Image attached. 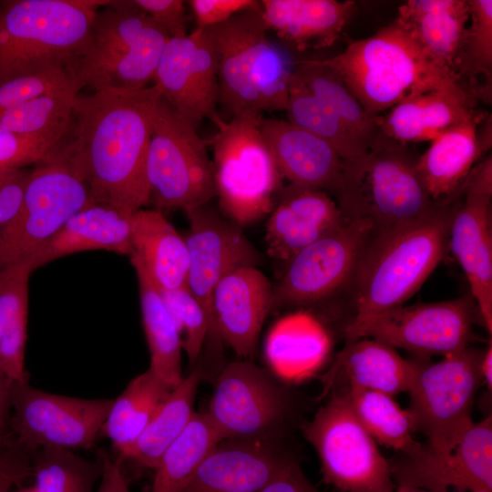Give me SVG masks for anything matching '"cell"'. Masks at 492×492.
<instances>
[{"label": "cell", "instance_id": "1", "mask_svg": "<svg viewBox=\"0 0 492 492\" xmlns=\"http://www.w3.org/2000/svg\"><path fill=\"white\" fill-rule=\"evenodd\" d=\"M156 84L78 95L67 137L55 152L83 179L94 203L132 217L150 200L147 157Z\"/></svg>", "mask_w": 492, "mask_h": 492}, {"label": "cell", "instance_id": "2", "mask_svg": "<svg viewBox=\"0 0 492 492\" xmlns=\"http://www.w3.org/2000/svg\"><path fill=\"white\" fill-rule=\"evenodd\" d=\"M453 200L414 222L372 233L346 289L355 323L405 304L446 255ZM346 323V324H347Z\"/></svg>", "mask_w": 492, "mask_h": 492}, {"label": "cell", "instance_id": "3", "mask_svg": "<svg viewBox=\"0 0 492 492\" xmlns=\"http://www.w3.org/2000/svg\"><path fill=\"white\" fill-rule=\"evenodd\" d=\"M320 61L340 77L367 113L375 116L413 95L460 86L431 62L397 18Z\"/></svg>", "mask_w": 492, "mask_h": 492}, {"label": "cell", "instance_id": "4", "mask_svg": "<svg viewBox=\"0 0 492 492\" xmlns=\"http://www.w3.org/2000/svg\"><path fill=\"white\" fill-rule=\"evenodd\" d=\"M410 147L382 132L359 159L343 161L332 195L346 220H365L374 232L418 220L439 204L430 198Z\"/></svg>", "mask_w": 492, "mask_h": 492}, {"label": "cell", "instance_id": "5", "mask_svg": "<svg viewBox=\"0 0 492 492\" xmlns=\"http://www.w3.org/2000/svg\"><path fill=\"white\" fill-rule=\"evenodd\" d=\"M108 1L0 2V85L56 69L82 52L97 10Z\"/></svg>", "mask_w": 492, "mask_h": 492}, {"label": "cell", "instance_id": "6", "mask_svg": "<svg viewBox=\"0 0 492 492\" xmlns=\"http://www.w3.org/2000/svg\"><path fill=\"white\" fill-rule=\"evenodd\" d=\"M170 39L133 1H108L92 20L87 43L67 72L81 90H137L154 81Z\"/></svg>", "mask_w": 492, "mask_h": 492}, {"label": "cell", "instance_id": "7", "mask_svg": "<svg viewBox=\"0 0 492 492\" xmlns=\"http://www.w3.org/2000/svg\"><path fill=\"white\" fill-rule=\"evenodd\" d=\"M261 111L210 120L217 132L210 140L217 196L221 210L238 225L254 222L273 208L282 175L261 130Z\"/></svg>", "mask_w": 492, "mask_h": 492}, {"label": "cell", "instance_id": "8", "mask_svg": "<svg viewBox=\"0 0 492 492\" xmlns=\"http://www.w3.org/2000/svg\"><path fill=\"white\" fill-rule=\"evenodd\" d=\"M484 350L466 347L431 363L416 358V369L408 390V410L414 433L423 434V447L435 454L451 451L474 423L472 408L483 383Z\"/></svg>", "mask_w": 492, "mask_h": 492}, {"label": "cell", "instance_id": "9", "mask_svg": "<svg viewBox=\"0 0 492 492\" xmlns=\"http://www.w3.org/2000/svg\"><path fill=\"white\" fill-rule=\"evenodd\" d=\"M295 394L251 361L220 372L206 412L221 439L280 443L298 414Z\"/></svg>", "mask_w": 492, "mask_h": 492}, {"label": "cell", "instance_id": "10", "mask_svg": "<svg viewBox=\"0 0 492 492\" xmlns=\"http://www.w3.org/2000/svg\"><path fill=\"white\" fill-rule=\"evenodd\" d=\"M206 144L160 97L153 112L146 168L150 200L158 210L186 212L217 196L213 162Z\"/></svg>", "mask_w": 492, "mask_h": 492}, {"label": "cell", "instance_id": "11", "mask_svg": "<svg viewBox=\"0 0 492 492\" xmlns=\"http://www.w3.org/2000/svg\"><path fill=\"white\" fill-rule=\"evenodd\" d=\"M302 432L318 455L326 484L341 492H395L388 460L343 391L332 392Z\"/></svg>", "mask_w": 492, "mask_h": 492}, {"label": "cell", "instance_id": "12", "mask_svg": "<svg viewBox=\"0 0 492 492\" xmlns=\"http://www.w3.org/2000/svg\"><path fill=\"white\" fill-rule=\"evenodd\" d=\"M93 203L80 175L54 151L30 169L21 210L0 232V269L30 256Z\"/></svg>", "mask_w": 492, "mask_h": 492}, {"label": "cell", "instance_id": "13", "mask_svg": "<svg viewBox=\"0 0 492 492\" xmlns=\"http://www.w3.org/2000/svg\"><path fill=\"white\" fill-rule=\"evenodd\" d=\"M477 304L470 295L400 305L345 325L346 341L373 338L418 356L447 355L468 346Z\"/></svg>", "mask_w": 492, "mask_h": 492}, {"label": "cell", "instance_id": "14", "mask_svg": "<svg viewBox=\"0 0 492 492\" xmlns=\"http://www.w3.org/2000/svg\"><path fill=\"white\" fill-rule=\"evenodd\" d=\"M9 400L17 444L32 451L92 447L113 403L45 392L28 380L12 382Z\"/></svg>", "mask_w": 492, "mask_h": 492}, {"label": "cell", "instance_id": "15", "mask_svg": "<svg viewBox=\"0 0 492 492\" xmlns=\"http://www.w3.org/2000/svg\"><path fill=\"white\" fill-rule=\"evenodd\" d=\"M206 30L216 54L220 104L231 118L261 111L258 91L278 56L267 37L261 5Z\"/></svg>", "mask_w": 492, "mask_h": 492}, {"label": "cell", "instance_id": "16", "mask_svg": "<svg viewBox=\"0 0 492 492\" xmlns=\"http://www.w3.org/2000/svg\"><path fill=\"white\" fill-rule=\"evenodd\" d=\"M373 231L365 220H345L300 251L273 288V308L314 303L346 289Z\"/></svg>", "mask_w": 492, "mask_h": 492}, {"label": "cell", "instance_id": "17", "mask_svg": "<svg viewBox=\"0 0 492 492\" xmlns=\"http://www.w3.org/2000/svg\"><path fill=\"white\" fill-rule=\"evenodd\" d=\"M492 157L470 171L453 200L447 247L462 267L480 318L492 333Z\"/></svg>", "mask_w": 492, "mask_h": 492}, {"label": "cell", "instance_id": "18", "mask_svg": "<svg viewBox=\"0 0 492 492\" xmlns=\"http://www.w3.org/2000/svg\"><path fill=\"white\" fill-rule=\"evenodd\" d=\"M393 481L437 492H492V416L473 423L449 452L396 453L388 460Z\"/></svg>", "mask_w": 492, "mask_h": 492}, {"label": "cell", "instance_id": "19", "mask_svg": "<svg viewBox=\"0 0 492 492\" xmlns=\"http://www.w3.org/2000/svg\"><path fill=\"white\" fill-rule=\"evenodd\" d=\"M156 84L168 104L193 128L211 119L220 102L217 59L206 28L170 38L161 54Z\"/></svg>", "mask_w": 492, "mask_h": 492}, {"label": "cell", "instance_id": "20", "mask_svg": "<svg viewBox=\"0 0 492 492\" xmlns=\"http://www.w3.org/2000/svg\"><path fill=\"white\" fill-rule=\"evenodd\" d=\"M186 213L190 221L184 237L190 258L187 288L206 311L211 333L210 300L216 285L233 270L257 267L261 257L234 221L206 205Z\"/></svg>", "mask_w": 492, "mask_h": 492}, {"label": "cell", "instance_id": "21", "mask_svg": "<svg viewBox=\"0 0 492 492\" xmlns=\"http://www.w3.org/2000/svg\"><path fill=\"white\" fill-rule=\"evenodd\" d=\"M273 287L255 266H245L224 275L210 300L211 333L237 355L251 356L260 332L272 306Z\"/></svg>", "mask_w": 492, "mask_h": 492}, {"label": "cell", "instance_id": "22", "mask_svg": "<svg viewBox=\"0 0 492 492\" xmlns=\"http://www.w3.org/2000/svg\"><path fill=\"white\" fill-rule=\"evenodd\" d=\"M491 124V114L478 110L434 138L419 156L416 169L434 202H451L473 168L490 152Z\"/></svg>", "mask_w": 492, "mask_h": 492}, {"label": "cell", "instance_id": "23", "mask_svg": "<svg viewBox=\"0 0 492 492\" xmlns=\"http://www.w3.org/2000/svg\"><path fill=\"white\" fill-rule=\"evenodd\" d=\"M265 226L268 254L285 265L302 249L346 220L324 190L290 184L278 191Z\"/></svg>", "mask_w": 492, "mask_h": 492}, {"label": "cell", "instance_id": "24", "mask_svg": "<svg viewBox=\"0 0 492 492\" xmlns=\"http://www.w3.org/2000/svg\"><path fill=\"white\" fill-rule=\"evenodd\" d=\"M280 444L221 440L181 492H260L293 457Z\"/></svg>", "mask_w": 492, "mask_h": 492}, {"label": "cell", "instance_id": "25", "mask_svg": "<svg viewBox=\"0 0 492 492\" xmlns=\"http://www.w3.org/2000/svg\"><path fill=\"white\" fill-rule=\"evenodd\" d=\"M261 130L282 178L292 185L333 194L341 179L343 160L326 141L275 118L263 117Z\"/></svg>", "mask_w": 492, "mask_h": 492}, {"label": "cell", "instance_id": "26", "mask_svg": "<svg viewBox=\"0 0 492 492\" xmlns=\"http://www.w3.org/2000/svg\"><path fill=\"white\" fill-rule=\"evenodd\" d=\"M416 369V358H403L395 348L373 338L346 341L323 375L324 395L355 387L391 396L408 392Z\"/></svg>", "mask_w": 492, "mask_h": 492}, {"label": "cell", "instance_id": "27", "mask_svg": "<svg viewBox=\"0 0 492 492\" xmlns=\"http://www.w3.org/2000/svg\"><path fill=\"white\" fill-rule=\"evenodd\" d=\"M477 100L460 86L408 97L378 115L380 131L404 144L432 141L479 109Z\"/></svg>", "mask_w": 492, "mask_h": 492}, {"label": "cell", "instance_id": "28", "mask_svg": "<svg viewBox=\"0 0 492 492\" xmlns=\"http://www.w3.org/2000/svg\"><path fill=\"white\" fill-rule=\"evenodd\" d=\"M95 250L130 257L131 217L106 204H90L73 215L26 259L35 271L61 257Z\"/></svg>", "mask_w": 492, "mask_h": 492}, {"label": "cell", "instance_id": "29", "mask_svg": "<svg viewBox=\"0 0 492 492\" xmlns=\"http://www.w3.org/2000/svg\"><path fill=\"white\" fill-rule=\"evenodd\" d=\"M268 30L298 51L333 46L355 9L352 0H261Z\"/></svg>", "mask_w": 492, "mask_h": 492}, {"label": "cell", "instance_id": "30", "mask_svg": "<svg viewBox=\"0 0 492 492\" xmlns=\"http://www.w3.org/2000/svg\"><path fill=\"white\" fill-rule=\"evenodd\" d=\"M333 346L330 333L313 314L299 311L279 319L270 330L265 356L274 374L299 381L315 373Z\"/></svg>", "mask_w": 492, "mask_h": 492}, {"label": "cell", "instance_id": "31", "mask_svg": "<svg viewBox=\"0 0 492 492\" xmlns=\"http://www.w3.org/2000/svg\"><path fill=\"white\" fill-rule=\"evenodd\" d=\"M130 259L138 261L160 291L187 287L189 251L184 237L159 210H138L131 217Z\"/></svg>", "mask_w": 492, "mask_h": 492}, {"label": "cell", "instance_id": "32", "mask_svg": "<svg viewBox=\"0 0 492 492\" xmlns=\"http://www.w3.org/2000/svg\"><path fill=\"white\" fill-rule=\"evenodd\" d=\"M396 18L431 62L457 82L453 62L469 21L467 0H409L399 6Z\"/></svg>", "mask_w": 492, "mask_h": 492}, {"label": "cell", "instance_id": "33", "mask_svg": "<svg viewBox=\"0 0 492 492\" xmlns=\"http://www.w3.org/2000/svg\"><path fill=\"white\" fill-rule=\"evenodd\" d=\"M130 261L138 281L142 323L150 354L149 368L173 389L184 378L180 335L159 290L138 261Z\"/></svg>", "mask_w": 492, "mask_h": 492}, {"label": "cell", "instance_id": "34", "mask_svg": "<svg viewBox=\"0 0 492 492\" xmlns=\"http://www.w3.org/2000/svg\"><path fill=\"white\" fill-rule=\"evenodd\" d=\"M172 389L149 368L134 377L113 400L101 433L126 457Z\"/></svg>", "mask_w": 492, "mask_h": 492}, {"label": "cell", "instance_id": "35", "mask_svg": "<svg viewBox=\"0 0 492 492\" xmlns=\"http://www.w3.org/2000/svg\"><path fill=\"white\" fill-rule=\"evenodd\" d=\"M469 21L459 41L453 74L477 101L492 100V1L467 0Z\"/></svg>", "mask_w": 492, "mask_h": 492}, {"label": "cell", "instance_id": "36", "mask_svg": "<svg viewBox=\"0 0 492 492\" xmlns=\"http://www.w3.org/2000/svg\"><path fill=\"white\" fill-rule=\"evenodd\" d=\"M200 375L192 371L174 387L159 406L126 458L155 469L166 449L184 431L194 415L193 406Z\"/></svg>", "mask_w": 492, "mask_h": 492}, {"label": "cell", "instance_id": "37", "mask_svg": "<svg viewBox=\"0 0 492 492\" xmlns=\"http://www.w3.org/2000/svg\"><path fill=\"white\" fill-rule=\"evenodd\" d=\"M79 91L71 85L1 111L0 129L57 148L70 129Z\"/></svg>", "mask_w": 492, "mask_h": 492}, {"label": "cell", "instance_id": "38", "mask_svg": "<svg viewBox=\"0 0 492 492\" xmlns=\"http://www.w3.org/2000/svg\"><path fill=\"white\" fill-rule=\"evenodd\" d=\"M205 413H194L179 437L166 449L155 470L150 492H181L221 441Z\"/></svg>", "mask_w": 492, "mask_h": 492}, {"label": "cell", "instance_id": "39", "mask_svg": "<svg viewBox=\"0 0 492 492\" xmlns=\"http://www.w3.org/2000/svg\"><path fill=\"white\" fill-rule=\"evenodd\" d=\"M343 391L363 426L380 444L396 453L411 455L420 450L422 443L414 436L411 414L382 392L351 387Z\"/></svg>", "mask_w": 492, "mask_h": 492}, {"label": "cell", "instance_id": "40", "mask_svg": "<svg viewBox=\"0 0 492 492\" xmlns=\"http://www.w3.org/2000/svg\"><path fill=\"white\" fill-rule=\"evenodd\" d=\"M292 72L331 106L349 133L368 150L381 133L378 115L367 113L340 77L320 59L299 61Z\"/></svg>", "mask_w": 492, "mask_h": 492}, {"label": "cell", "instance_id": "41", "mask_svg": "<svg viewBox=\"0 0 492 492\" xmlns=\"http://www.w3.org/2000/svg\"><path fill=\"white\" fill-rule=\"evenodd\" d=\"M287 120L326 141L343 161L359 159L366 149L349 133L336 113L293 72L285 108Z\"/></svg>", "mask_w": 492, "mask_h": 492}, {"label": "cell", "instance_id": "42", "mask_svg": "<svg viewBox=\"0 0 492 492\" xmlns=\"http://www.w3.org/2000/svg\"><path fill=\"white\" fill-rule=\"evenodd\" d=\"M32 466L37 492H93L99 481L102 466L63 448L36 450Z\"/></svg>", "mask_w": 492, "mask_h": 492}, {"label": "cell", "instance_id": "43", "mask_svg": "<svg viewBox=\"0 0 492 492\" xmlns=\"http://www.w3.org/2000/svg\"><path fill=\"white\" fill-rule=\"evenodd\" d=\"M159 292L180 335L182 350L192 364L210 333L206 311L187 287Z\"/></svg>", "mask_w": 492, "mask_h": 492}, {"label": "cell", "instance_id": "44", "mask_svg": "<svg viewBox=\"0 0 492 492\" xmlns=\"http://www.w3.org/2000/svg\"><path fill=\"white\" fill-rule=\"evenodd\" d=\"M32 272L26 258L0 269V340L27 328L28 281Z\"/></svg>", "mask_w": 492, "mask_h": 492}, {"label": "cell", "instance_id": "45", "mask_svg": "<svg viewBox=\"0 0 492 492\" xmlns=\"http://www.w3.org/2000/svg\"><path fill=\"white\" fill-rule=\"evenodd\" d=\"M71 85L76 84L66 69L14 78L0 85V112Z\"/></svg>", "mask_w": 492, "mask_h": 492}, {"label": "cell", "instance_id": "46", "mask_svg": "<svg viewBox=\"0 0 492 492\" xmlns=\"http://www.w3.org/2000/svg\"><path fill=\"white\" fill-rule=\"evenodd\" d=\"M56 149L38 139L0 129V169L35 166Z\"/></svg>", "mask_w": 492, "mask_h": 492}, {"label": "cell", "instance_id": "47", "mask_svg": "<svg viewBox=\"0 0 492 492\" xmlns=\"http://www.w3.org/2000/svg\"><path fill=\"white\" fill-rule=\"evenodd\" d=\"M170 38L184 37L187 23L184 2L181 0H134Z\"/></svg>", "mask_w": 492, "mask_h": 492}, {"label": "cell", "instance_id": "48", "mask_svg": "<svg viewBox=\"0 0 492 492\" xmlns=\"http://www.w3.org/2000/svg\"><path fill=\"white\" fill-rule=\"evenodd\" d=\"M188 3L199 28L221 24L240 12L261 7V1L255 0H190Z\"/></svg>", "mask_w": 492, "mask_h": 492}, {"label": "cell", "instance_id": "49", "mask_svg": "<svg viewBox=\"0 0 492 492\" xmlns=\"http://www.w3.org/2000/svg\"><path fill=\"white\" fill-rule=\"evenodd\" d=\"M29 172L27 168H11L0 183V232L21 210Z\"/></svg>", "mask_w": 492, "mask_h": 492}, {"label": "cell", "instance_id": "50", "mask_svg": "<svg viewBox=\"0 0 492 492\" xmlns=\"http://www.w3.org/2000/svg\"><path fill=\"white\" fill-rule=\"evenodd\" d=\"M260 492H320L307 478L295 457L289 460Z\"/></svg>", "mask_w": 492, "mask_h": 492}, {"label": "cell", "instance_id": "51", "mask_svg": "<svg viewBox=\"0 0 492 492\" xmlns=\"http://www.w3.org/2000/svg\"><path fill=\"white\" fill-rule=\"evenodd\" d=\"M29 476L31 463L21 452L11 450L0 457V492H11Z\"/></svg>", "mask_w": 492, "mask_h": 492}, {"label": "cell", "instance_id": "52", "mask_svg": "<svg viewBox=\"0 0 492 492\" xmlns=\"http://www.w3.org/2000/svg\"><path fill=\"white\" fill-rule=\"evenodd\" d=\"M97 457L101 463L102 473L96 492H130L119 461L103 449L97 452Z\"/></svg>", "mask_w": 492, "mask_h": 492}, {"label": "cell", "instance_id": "53", "mask_svg": "<svg viewBox=\"0 0 492 492\" xmlns=\"http://www.w3.org/2000/svg\"><path fill=\"white\" fill-rule=\"evenodd\" d=\"M12 382L0 370V433L6 421L8 407H10V387Z\"/></svg>", "mask_w": 492, "mask_h": 492}, {"label": "cell", "instance_id": "54", "mask_svg": "<svg viewBox=\"0 0 492 492\" xmlns=\"http://www.w3.org/2000/svg\"><path fill=\"white\" fill-rule=\"evenodd\" d=\"M481 373L483 382L486 384L487 389L491 391L492 388V343L489 341V345L484 350L481 360Z\"/></svg>", "mask_w": 492, "mask_h": 492}, {"label": "cell", "instance_id": "55", "mask_svg": "<svg viewBox=\"0 0 492 492\" xmlns=\"http://www.w3.org/2000/svg\"><path fill=\"white\" fill-rule=\"evenodd\" d=\"M395 492H437V491L420 489V488L410 487H405V486H397V488H395Z\"/></svg>", "mask_w": 492, "mask_h": 492}, {"label": "cell", "instance_id": "56", "mask_svg": "<svg viewBox=\"0 0 492 492\" xmlns=\"http://www.w3.org/2000/svg\"><path fill=\"white\" fill-rule=\"evenodd\" d=\"M11 492H37L34 486L29 487H22L18 490L11 491Z\"/></svg>", "mask_w": 492, "mask_h": 492}, {"label": "cell", "instance_id": "57", "mask_svg": "<svg viewBox=\"0 0 492 492\" xmlns=\"http://www.w3.org/2000/svg\"><path fill=\"white\" fill-rule=\"evenodd\" d=\"M9 169L11 168H7V169H0V183L3 181V179H5V177L6 176Z\"/></svg>", "mask_w": 492, "mask_h": 492}, {"label": "cell", "instance_id": "58", "mask_svg": "<svg viewBox=\"0 0 492 492\" xmlns=\"http://www.w3.org/2000/svg\"><path fill=\"white\" fill-rule=\"evenodd\" d=\"M0 446H1V441H0Z\"/></svg>", "mask_w": 492, "mask_h": 492}]
</instances>
